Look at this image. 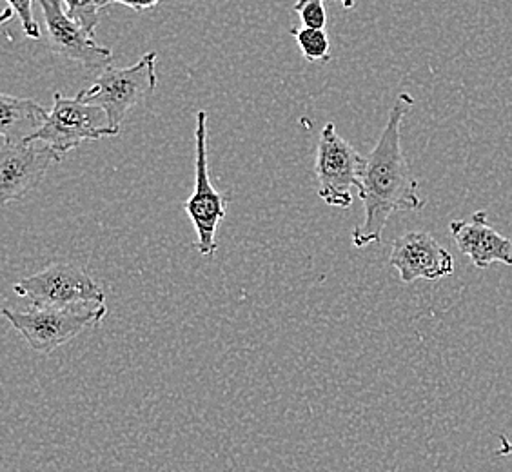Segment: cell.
I'll return each mask as SVG.
<instances>
[{
    "label": "cell",
    "instance_id": "cell-1",
    "mask_svg": "<svg viewBox=\"0 0 512 472\" xmlns=\"http://www.w3.org/2000/svg\"><path fill=\"white\" fill-rule=\"evenodd\" d=\"M413 106L414 99L409 93L398 95L382 137L367 155L358 193L364 202L365 220L353 231L355 247L380 242L387 220L396 211H420L425 206L418 193V180L402 149V122Z\"/></svg>",
    "mask_w": 512,
    "mask_h": 472
},
{
    "label": "cell",
    "instance_id": "cell-2",
    "mask_svg": "<svg viewBox=\"0 0 512 472\" xmlns=\"http://www.w3.org/2000/svg\"><path fill=\"white\" fill-rule=\"evenodd\" d=\"M157 84V53L149 51L129 68H104L97 82L77 95L82 102L104 109L108 113L109 126L120 133V126L129 111L151 95Z\"/></svg>",
    "mask_w": 512,
    "mask_h": 472
},
{
    "label": "cell",
    "instance_id": "cell-3",
    "mask_svg": "<svg viewBox=\"0 0 512 472\" xmlns=\"http://www.w3.org/2000/svg\"><path fill=\"white\" fill-rule=\"evenodd\" d=\"M13 291L33 309H86L104 305V291L91 276L73 264H53L37 275L19 280Z\"/></svg>",
    "mask_w": 512,
    "mask_h": 472
},
{
    "label": "cell",
    "instance_id": "cell-4",
    "mask_svg": "<svg viewBox=\"0 0 512 472\" xmlns=\"http://www.w3.org/2000/svg\"><path fill=\"white\" fill-rule=\"evenodd\" d=\"M229 202H231V195L217 191L209 178L207 111L200 109L197 113V129H195V191L186 200L184 209L197 231L195 246L198 253L206 258H211L217 253L218 226L226 218Z\"/></svg>",
    "mask_w": 512,
    "mask_h": 472
},
{
    "label": "cell",
    "instance_id": "cell-5",
    "mask_svg": "<svg viewBox=\"0 0 512 472\" xmlns=\"http://www.w3.org/2000/svg\"><path fill=\"white\" fill-rule=\"evenodd\" d=\"M367 157H362L349 142L338 135L335 124H325L316 149L315 173L318 197L327 206L345 207L353 204L351 189L360 193Z\"/></svg>",
    "mask_w": 512,
    "mask_h": 472
},
{
    "label": "cell",
    "instance_id": "cell-6",
    "mask_svg": "<svg viewBox=\"0 0 512 472\" xmlns=\"http://www.w3.org/2000/svg\"><path fill=\"white\" fill-rule=\"evenodd\" d=\"M106 313V305L86 309H31L26 313L6 307L2 316L24 336L33 351L51 354L88 327L99 325Z\"/></svg>",
    "mask_w": 512,
    "mask_h": 472
},
{
    "label": "cell",
    "instance_id": "cell-7",
    "mask_svg": "<svg viewBox=\"0 0 512 472\" xmlns=\"http://www.w3.org/2000/svg\"><path fill=\"white\" fill-rule=\"evenodd\" d=\"M104 137H119L109 126L104 109L82 102L79 95L68 99L62 93H55L50 117L28 142H44L62 157L86 140Z\"/></svg>",
    "mask_w": 512,
    "mask_h": 472
},
{
    "label": "cell",
    "instance_id": "cell-8",
    "mask_svg": "<svg viewBox=\"0 0 512 472\" xmlns=\"http://www.w3.org/2000/svg\"><path fill=\"white\" fill-rule=\"evenodd\" d=\"M60 155L44 142H6L0 148V202L26 197L39 186Z\"/></svg>",
    "mask_w": 512,
    "mask_h": 472
},
{
    "label": "cell",
    "instance_id": "cell-9",
    "mask_svg": "<svg viewBox=\"0 0 512 472\" xmlns=\"http://www.w3.org/2000/svg\"><path fill=\"white\" fill-rule=\"evenodd\" d=\"M39 2L51 50L82 68L97 69L111 66L113 51L100 46L77 20L71 19L62 0Z\"/></svg>",
    "mask_w": 512,
    "mask_h": 472
},
{
    "label": "cell",
    "instance_id": "cell-10",
    "mask_svg": "<svg viewBox=\"0 0 512 472\" xmlns=\"http://www.w3.org/2000/svg\"><path fill=\"white\" fill-rule=\"evenodd\" d=\"M389 264L404 284H413L420 278L440 280L454 271L453 255L425 231H411L396 238Z\"/></svg>",
    "mask_w": 512,
    "mask_h": 472
},
{
    "label": "cell",
    "instance_id": "cell-11",
    "mask_svg": "<svg viewBox=\"0 0 512 472\" xmlns=\"http://www.w3.org/2000/svg\"><path fill=\"white\" fill-rule=\"evenodd\" d=\"M449 231L462 255L467 256L474 267L487 269L494 262L512 266V238L500 235L489 224L487 211H476L469 220H453Z\"/></svg>",
    "mask_w": 512,
    "mask_h": 472
},
{
    "label": "cell",
    "instance_id": "cell-12",
    "mask_svg": "<svg viewBox=\"0 0 512 472\" xmlns=\"http://www.w3.org/2000/svg\"><path fill=\"white\" fill-rule=\"evenodd\" d=\"M50 117L30 99L0 95V135L6 142H28Z\"/></svg>",
    "mask_w": 512,
    "mask_h": 472
},
{
    "label": "cell",
    "instance_id": "cell-13",
    "mask_svg": "<svg viewBox=\"0 0 512 472\" xmlns=\"http://www.w3.org/2000/svg\"><path fill=\"white\" fill-rule=\"evenodd\" d=\"M291 33L295 35L304 59L309 62H329L331 60V42H329L325 30L302 28V30H291Z\"/></svg>",
    "mask_w": 512,
    "mask_h": 472
},
{
    "label": "cell",
    "instance_id": "cell-14",
    "mask_svg": "<svg viewBox=\"0 0 512 472\" xmlns=\"http://www.w3.org/2000/svg\"><path fill=\"white\" fill-rule=\"evenodd\" d=\"M99 0H62L69 17L77 20L91 37H95V30L99 26Z\"/></svg>",
    "mask_w": 512,
    "mask_h": 472
},
{
    "label": "cell",
    "instance_id": "cell-15",
    "mask_svg": "<svg viewBox=\"0 0 512 472\" xmlns=\"http://www.w3.org/2000/svg\"><path fill=\"white\" fill-rule=\"evenodd\" d=\"M293 10L298 13L304 28L324 30L325 22H327L324 0H296Z\"/></svg>",
    "mask_w": 512,
    "mask_h": 472
},
{
    "label": "cell",
    "instance_id": "cell-16",
    "mask_svg": "<svg viewBox=\"0 0 512 472\" xmlns=\"http://www.w3.org/2000/svg\"><path fill=\"white\" fill-rule=\"evenodd\" d=\"M8 2H10L13 11L17 13L26 37L40 39L39 24L35 22V17H33V0H8Z\"/></svg>",
    "mask_w": 512,
    "mask_h": 472
},
{
    "label": "cell",
    "instance_id": "cell-17",
    "mask_svg": "<svg viewBox=\"0 0 512 472\" xmlns=\"http://www.w3.org/2000/svg\"><path fill=\"white\" fill-rule=\"evenodd\" d=\"M160 2L162 0H99L97 4H99V10H104V8H108L111 4H120V6H126V8H131V10L146 11L155 8Z\"/></svg>",
    "mask_w": 512,
    "mask_h": 472
},
{
    "label": "cell",
    "instance_id": "cell-18",
    "mask_svg": "<svg viewBox=\"0 0 512 472\" xmlns=\"http://www.w3.org/2000/svg\"><path fill=\"white\" fill-rule=\"evenodd\" d=\"M498 440H500V449L496 451V454H498V456H502V458H505V456H512V442H509L503 434L498 436Z\"/></svg>",
    "mask_w": 512,
    "mask_h": 472
},
{
    "label": "cell",
    "instance_id": "cell-19",
    "mask_svg": "<svg viewBox=\"0 0 512 472\" xmlns=\"http://www.w3.org/2000/svg\"><path fill=\"white\" fill-rule=\"evenodd\" d=\"M342 6H344L345 10H351V8H355V0H338Z\"/></svg>",
    "mask_w": 512,
    "mask_h": 472
}]
</instances>
